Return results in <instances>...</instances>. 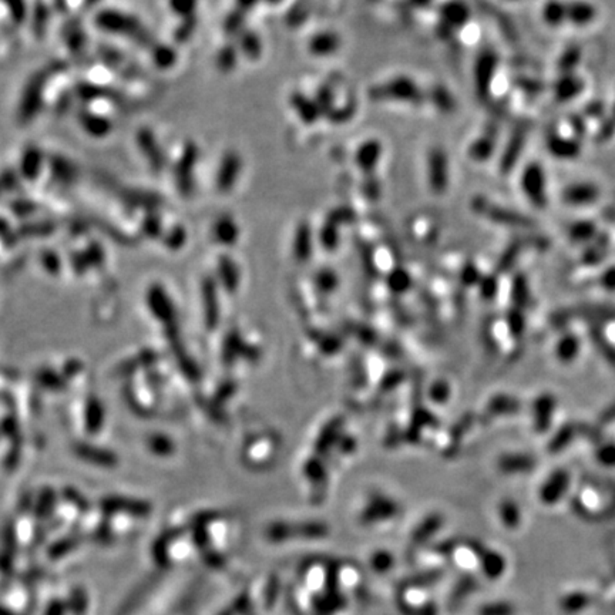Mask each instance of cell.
Instances as JSON below:
<instances>
[{
    "mask_svg": "<svg viewBox=\"0 0 615 615\" xmlns=\"http://www.w3.org/2000/svg\"><path fill=\"white\" fill-rule=\"evenodd\" d=\"M427 184L433 194L443 195L450 186V163L445 148L433 147L427 154L426 163Z\"/></svg>",
    "mask_w": 615,
    "mask_h": 615,
    "instance_id": "4",
    "label": "cell"
},
{
    "mask_svg": "<svg viewBox=\"0 0 615 615\" xmlns=\"http://www.w3.org/2000/svg\"><path fill=\"white\" fill-rule=\"evenodd\" d=\"M600 197H601L600 187L591 181L571 183L561 192L563 201L570 207L592 205L600 200Z\"/></svg>",
    "mask_w": 615,
    "mask_h": 615,
    "instance_id": "8",
    "label": "cell"
},
{
    "mask_svg": "<svg viewBox=\"0 0 615 615\" xmlns=\"http://www.w3.org/2000/svg\"><path fill=\"white\" fill-rule=\"evenodd\" d=\"M245 19H247V13L241 12L240 9H234L231 10L225 19H224V32L227 36L230 37H238L244 30H245Z\"/></svg>",
    "mask_w": 615,
    "mask_h": 615,
    "instance_id": "21",
    "label": "cell"
},
{
    "mask_svg": "<svg viewBox=\"0 0 615 615\" xmlns=\"http://www.w3.org/2000/svg\"><path fill=\"white\" fill-rule=\"evenodd\" d=\"M583 115L585 118H592V120H603V118L607 115L605 113V107L601 102H591L590 104H587L584 107V113Z\"/></svg>",
    "mask_w": 615,
    "mask_h": 615,
    "instance_id": "29",
    "label": "cell"
},
{
    "mask_svg": "<svg viewBox=\"0 0 615 615\" xmlns=\"http://www.w3.org/2000/svg\"><path fill=\"white\" fill-rule=\"evenodd\" d=\"M439 16H440L439 23L454 32L465 27L469 23L471 12L467 3L462 2V0H449V2L442 5Z\"/></svg>",
    "mask_w": 615,
    "mask_h": 615,
    "instance_id": "12",
    "label": "cell"
},
{
    "mask_svg": "<svg viewBox=\"0 0 615 615\" xmlns=\"http://www.w3.org/2000/svg\"><path fill=\"white\" fill-rule=\"evenodd\" d=\"M519 184L527 201L535 208H544L548 204V180L541 163H527L519 177Z\"/></svg>",
    "mask_w": 615,
    "mask_h": 615,
    "instance_id": "3",
    "label": "cell"
},
{
    "mask_svg": "<svg viewBox=\"0 0 615 615\" xmlns=\"http://www.w3.org/2000/svg\"><path fill=\"white\" fill-rule=\"evenodd\" d=\"M541 19L546 26L560 29L567 25V5L563 0H546L541 8Z\"/></svg>",
    "mask_w": 615,
    "mask_h": 615,
    "instance_id": "17",
    "label": "cell"
},
{
    "mask_svg": "<svg viewBox=\"0 0 615 615\" xmlns=\"http://www.w3.org/2000/svg\"><path fill=\"white\" fill-rule=\"evenodd\" d=\"M570 122V128H571V135H574L579 140H583L584 135L588 131V126H587V118L583 114H574L570 115L568 118Z\"/></svg>",
    "mask_w": 615,
    "mask_h": 615,
    "instance_id": "28",
    "label": "cell"
},
{
    "mask_svg": "<svg viewBox=\"0 0 615 615\" xmlns=\"http://www.w3.org/2000/svg\"><path fill=\"white\" fill-rule=\"evenodd\" d=\"M214 235L218 241L224 244H232L238 235V230L232 218L228 215L218 218L214 225Z\"/></svg>",
    "mask_w": 615,
    "mask_h": 615,
    "instance_id": "20",
    "label": "cell"
},
{
    "mask_svg": "<svg viewBox=\"0 0 615 615\" xmlns=\"http://www.w3.org/2000/svg\"><path fill=\"white\" fill-rule=\"evenodd\" d=\"M364 194L370 200H378L382 194V186L379 178L373 174H366L364 181Z\"/></svg>",
    "mask_w": 615,
    "mask_h": 615,
    "instance_id": "27",
    "label": "cell"
},
{
    "mask_svg": "<svg viewBox=\"0 0 615 615\" xmlns=\"http://www.w3.org/2000/svg\"><path fill=\"white\" fill-rule=\"evenodd\" d=\"M430 97H432V102L434 103V106L439 107L443 111H450L454 107L451 94L442 86L434 87L430 93Z\"/></svg>",
    "mask_w": 615,
    "mask_h": 615,
    "instance_id": "24",
    "label": "cell"
},
{
    "mask_svg": "<svg viewBox=\"0 0 615 615\" xmlns=\"http://www.w3.org/2000/svg\"><path fill=\"white\" fill-rule=\"evenodd\" d=\"M238 50H240L248 60H256L262 54V43L261 38L255 32L245 29L240 36L236 37Z\"/></svg>",
    "mask_w": 615,
    "mask_h": 615,
    "instance_id": "18",
    "label": "cell"
},
{
    "mask_svg": "<svg viewBox=\"0 0 615 615\" xmlns=\"http://www.w3.org/2000/svg\"><path fill=\"white\" fill-rule=\"evenodd\" d=\"M198 161V147L192 143L187 144L181 160L177 166V183L180 191L187 195L191 194L194 186V170Z\"/></svg>",
    "mask_w": 615,
    "mask_h": 615,
    "instance_id": "11",
    "label": "cell"
},
{
    "mask_svg": "<svg viewBox=\"0 0 615 615\" xmlns=\"http://www.w3.org/2000/svg\"><path fill=\"white\" fill-rule=\"evenodd\" d=\"M341 47V37L335 32H320L311 37L308 49L313 56L325 57L333 54Z\"/></svg>",
    "mask_w": 615,
    "mask_h": 615,
    "instance_id": "16",
    "label": "cell"
},
{
    "mask_svg": "<svg viewBox=\"0 0 615 615\" xmlns=\"http://www.w3.org/2000/svg\"><path fill=\"white\" fill-rule=\"evenodd\" d=\"M267 2H268V3H271V5H276V3H280V2H281V0H267Z\"/></svg>",
    "mask_w": 615,
    "mask_h": 615,
    "instance_id": "32",
    "label": "cell"
},
{
    "mask_svg": "<svg viewBox=\"0 0 615 615\" xmlns=\"http://www.w3.org/2000/svg\"><path fill=\"white\" fill-rule=\"evenodd\" d=\"M527 142V131L524 128H517L508 137L507 143L503 147V153L500 154L499 170L500 174L508 175L515 166L519 164L524 146Z\"/></svg>",
    "mask_w": 615,
    "mask_h": 615,
    "instance_id": "10",
    "label": "cell"
},
{
    "mask_svg": "<svg viewBox=\"0 0 615 615\" xmlns=\"http://www.w3.org/2000/svg\"><path fill=\"white\" fill-rule=\"evenodd\" d=\"M289 104L305 124H315L322 117V111L313 100V97H308L301 91H295L291 96Z\"/></svg>",
    "mask_w": 615,
    "mask_h": 615,
    "instance_id": "15",
    "label": "cell"
},
{
    "mask_svg": "<svg viewBox=\"0 0 615 615\" xmlns=\"http://www.w3.org/2000/svg\"><path fill=\"white\" fill-rule=\"evenodd\" d=\"M581 58H583L581 49H580L579 46L572 45V46L567 47V49L560 54L559 62H557V67H559L557 70L560 71V74L575 73V70H577L579 65L581 63Z\"/></svg>",
    "mask_w": 615,
    "mask_h": 615,
    "instance_id": "19",
    "label": "cell"
},
{
    "mask_svg": "<svg viewBox=\"0 0 615 615\" xmlns=\"http://www.w3.org/2000/svg\"><path fill=\"white\" fill-rule=\"evenodd\" d=\"M313 100L316 102V104L320 106L322 115H329L333 110H335V97H333V90L324 85L316 91Z\"/></svg>",
    "mask_w": 615,
    "mask_h": 615,
    "instance_id": "23",
    "label": "cell"
},
{
    "mask_svg": "<svg viewBox=\"0 0 615 615\" xmlns=\"http://www.w3.org/2000/svg\"><path fill=\"white\" fill-rule=\"evenodd\" d=\"M243 171V158L235 150L224 153L215 175V188L221 194L232 191Z\"/></svg>",
    "mask_w": 615,
    "mask_h": 615,
    "instance_id": "6",
    "label": "cell"
},
{
    "mask_svg": "<svg viewBox=\"0 0 615 615\" xmlns=\"http://www.w3.org/2000/svg\"><path fill=\"white\" fill-rule=\"evenodd\" d=\"M260 2L261 0H236V9H240L244 13H248Z\"/></svg>",
    "mask_w": 615,
    "mask_h": 615,
    "instance_id": "30",
    "label": "cell"
},
{
    "mask_svg": "<svg viewBox=\"0 0 615 615\" xmlns=\"http://www.w3.org/2000/svg\"><path fill=\"white\" fill-rule=\"evenodd\" d=\"M614 135H615V118L611 114H607L603 120H600V126L597 128L595 138L601 143H607Z\"/></svg>",
    "mask_w": 615,
    "mask_h": 615,
    "instance_id": "25",
    "label": "cell"
},
{
    "mask_svg": "<svg viewBox=\"0 0 615 615\" xmlns=\"http://www.w3.org/2000/svg\"><path fill=\"white\" fill-rule=\"evenodd\" d=\"M295 247L298 254L301 255H306L309 252L311 248V231H309V225L302 224L298 227L296 231V236H295Z\"/></svg>",
    "mask_w": 615,
    "mask_h": 615,
    "instance_id": "26",
    "label": "cell"
},
{
    "mask_svg": "<svg viewBox=\"0 0 615 615\" xmlns=\"http://www.w3.org/2000/svg\"><path fill=\"white\" fill-rule=\"evenodd\" d=\"M567 5V25L584 29L591 26L599 17V9L588 0H570Z\"/></svg>",
    "mask_w": 615,
    "mask_h": 615,
    "instance_id": "13",
    "label": "cell"
},
{
    "mask_svg": "<svg viewBox=\"0 0 615 615\" xmlns=\"http://www.w3.org/2000/svg\"><path fill=\"white\" fill-rule=\"evenodd\" d=\"M585 90V80L577 73L560 74L551 85V93L554 100L566 104L579 98Z\"/></svg>",
    "mask_w": 615,
    "mask_h": 615,
    "instance_id": "9",
    "label": "cell"
},
{
    "mask_svg": "<svg viewBox=\"0 0 615 615\" xmlns=\"http://www.w3.org/2000/svg\"><path fill=\"white\" fill-rule=\"evenodd\" d=\"M412 2L418 6H426L427 3L432 2V0H412Z\"/></svg>",
    "mask_w": 615,
    "mask_h": 615,
    "instance_id": "31",
    "label": "cell"
},
{
    "mask_svg": "<svg viewBox=\"0 0 615 615\" xmlns=\"http://www.w3.org/2000/svg\"><path fill=\"white\" fill-rule=\"evenodd\" d=\"M382 144L378 140H366L355 153V163L361 168V171L366 174H373L382 158Z\"/></svg>",
    "mask_w": 615,
    "mask_h": 615,
    "instance_id": "14",
    "label": "cell"
},
{
    "mask_svg": "<svg viewBox=\"0 0 615 615\" xmlns=\"http://www.w3.org/2000/svg\"><path fill=\"white\" fill-rule=\"evenodd\" d=\"M238 47L234 45H225L216 53V67L223 73H230L235 69L238 62Z\"/></svg>",
    "mask_w": 615,
    "mask_h": 615,
    "instance_id": "22",
    "label": "cell"
},
{
    "mask_svg": "<svg viewBox=\"0 0 615 615\" xmlns=\"http://www.w3.org/2000/svg\"><path fill=\"white\" fill-rule=\"evenodd\" d=\"M611 115L615 118V102H614V106H612V113H611Z\"/></svg>",
    "mask_w": 615,
    "mask_h": 615,
    "instance_id": "33",
    "label": "cell"
},
{
    "mask_svg": "<svg viewBox=\"0 0 615 615\" xmlns=\"http://www.w3.org/2000/svg\"><path fill=\"white\" fill-rule=\"evenodd\" d=\"M500 57L494 49L484 47L474 58L473 63V86L479 100L487 102L491 97L495 76L499 73Z\"/></svg>",
    "mask_w": 615,
    "mask_h": 615,
    "instance_id": "1",
    "label": "cell"
},
{
    "mask_svg": "<svg viewBox=\"0 0 615 615\" xmlns=\"http://www.w3.org/2000/svg\"><path fill=\"white\" fill-rule=\"evenodd\" d=\"M546 150L551 157L559 161H574L581 155V140L568 134L564 135L559 131H552L546 137Z\"/></svg>",
    "mask_w": 615,
    "mask_h": 615,
    "instance_id": "5",
    "label": "cell"
},
{
    "mask_svg": "<svg viewBox=\"0 0 615 615\" xmlns=\"http://www.w3.org/2000/svg\"><path fill=\"white\" fill-rule=\"evenodd\" d=\"M370 97L373 100H393L407 104H422L425 100V93L410 77L399 76L383 85L374 86L370 90Z\"/></svg>",
    "mask_w": 615,
    "mask_h": 615,
    "instance_id": "2",
    "label": "cell"
},
{
    "mask_svg": "<svg viewBox=\"0 0 615 615\" xmlns=\"http://www.w3.org/2000/svg\"><path fill=\"white\" fill-rule=\"evenodd\" d=\"M499 146V130L497 126H487L484 131L476 137L467 150V155L471 161L478 164H484L491 160Z\"/></svg>",
    "mask_w": 615,
    "mask_h": 615,
    "instance_id": "7",
    "label": "cell"
}]
</instances>
